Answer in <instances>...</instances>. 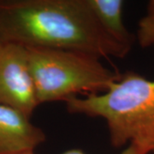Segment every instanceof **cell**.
<instances>
[{"instance_id": "7a4b0ae2", "label": "cell", "mask_w": 154, "mask_h": 154, "mask_svg": "<svg viewBox=\"0 0 154 154\" xmlns=\"http://www.w3.org/2000/svg\"><path fill=\"white\" fill-rule=\"evenodd\" d=\"M65 105L71 114L103 118L116 148L129 143L154 152V80L127 71L104 93L74 97Z\"/></svg>"}, {"instance_id": "ba28073f", "label": "cell", "mask_w": 154, "mask_h": 154, "mask_svg": "<svg viewBox=\"0 0 154 154\" xmlns=\"http://www.w3.org/2000/svg\"><path fill=\"white\" fill-rule=\"evenodd\" d=\"M61 154H86L82 150L79 148H73L67 150L66 152H62ZM120 154H146L143 151H141L137 146L134 145H129L127 148H125Z\"/></svg>"}, {"instance_id": "52a82bcc", "label": "cell", "mask_w": 154, "mask_h": 154, "mask_svg": "<svg viewBox=\"0 0 154 154\" xmlns=\"http://www.w3.org/2000/svg\"><path fill=\"white\" fill-rule=\"evenodd\" d=\"M136 38L142 48L154 49V14H146L139 21Z\"/></svg>"}, {"instance_id": "277c9868", "label": "cell", "mask_w": 154, "mask_h": 154, "mask_svg": "<svg viewBox=\"0 0 154 154\" xmlns=\"http://www.w3.org/2000/svg\"><path fill=\"white\" fill-rule=\"evenodd\" d=\"M0 105L14 108L29 118L39 105L27 49L20 45L3 44L0 50Z\"/></svg>"}, {"instance_id": "9c48e42d", "label": "cell", "mask_w": 154, "mask_h": 154, "mask_svg": "<svg viewBox=\"0 0 154 154\" xmlns=\"http://www.w3.org/2000/svg\"><path fill=\"white\" fill-rule=\"evenodd\" d=\"M11 154H35L34 152H17V153H11Z\"/></svg>"}, {"instance_id": "30bf717a", "label": "cell", "mask_w": 154, "mask_h": 154, "mask_svg": "<svg viewBox=\"0 0 154 154\" xmlns=\"http://www.w3.org/2000/svg\"><path fill=\"white\" fill-rule=\"evenodd\" d=\"M2 46H3V43H1V42H0V50H1V48H2Z\"/></svg>"}, {"instance_id": "8992f818", "label": "cell", "mask_w": 154, "mask_h": 154, "mask_svg": "<svg viewBox=\"0 0 154 154\" xmlns=\"http://www.w3.org/2000/svg\"><path fill=\"white\" fill-rule=\"evenodd\" d=\"M95 18L106 33L117 42L132 48L134 38L123 22L122 0H86Z\"/></svg>"}, {"instance_id": "6da1fadb", "label": "cell", "mask_w": 154, "mask_h": 154, "mask_svg": "<svg viewBox=\"0 0 154 154\" xmlns=\"http://www.w3.org/2000/svg\"><path fill=\"white\" fill-rule=\"evenodd\" d=\"M0 42L124 58L131 51L105 32L86 0H2Z\"/></svg>"}, {"instance_id": "3957f363", "label": "cell", "mask_w": 154, "mask_h": 154, "mask_svg": "<svg viewBox=\"0 0 154 154\" xmlns=\"http://www.w3.org/2000/svg\"><path fill=\"white\" fill-rule=\"evenodd\" d=\"M26 49L39 105L104 93L121 77L122 74L105 67L99 57L88 53L41 47Z\"/></svg>"}, {"instance_id": "5b68a950", "label": "cell", "mask_w": 154, "mask_h": 154, "mask_svg": "<svg viewBox=\"0 0 154 154\" xmlns=\"http://www.w3.org/2000/svg\"><path fill=\"white\" fill-rule=\"evenodd\" d=\"M45 134L22 112L0 105V154L34 152L45 141Z\"/></svg>"}]
</instances>
